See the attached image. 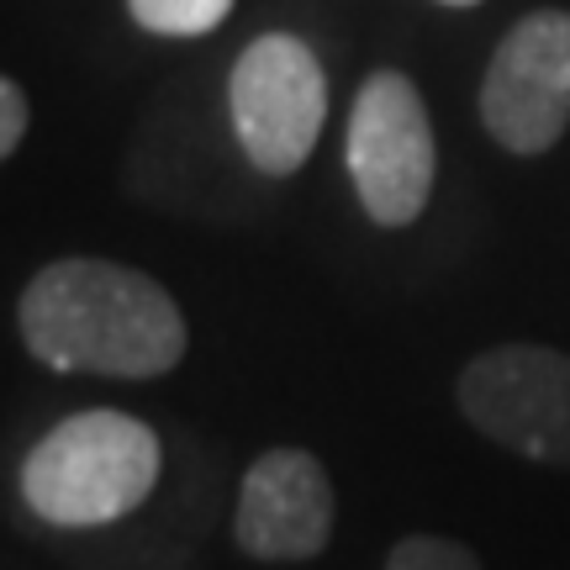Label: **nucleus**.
<instances>
[{"label": "nucleus", "mask_w": 570, "mask_h": 570, "mask_svg": "<svg viewBox=\"0 0 570 570\" xmlns=\"http://www.w3.org/2000/svg\"><path fill=\"white\" fill-rule=\"evenodd\" d=\"M17 323L48 370L148 381L185 360V317L154 275L111 259H59L21 291Z\"/></svg>", "instance_id": "obj_1"}, {"label": "nucleus", "mask_w": 570, "mask_h": 570, "mask_svg": "<svg viewBox=\"0 0 570 570\" xmlns=\"http://www.w3.org/2000/svg\"><path fill=\"white\" fill-rule=\"evenodd\" d=\"M159 433L117 407L75 412L21 460V497L53 529H101L138 512L159 487Z\"/></svg>", "instance_id": "obj_2"}, {"label": "nucleus", "mask_w": 570, "mask_h": 570, "mask_svg": "<svg viewBox=\"0 0 570 570\" xmlns=\"http://www.w3.org/2000/svg\"><path fill=\"white\" fill-rule=\"evenodd\" d=\"M227 117L259 175H296L327 122V75L296 32H265L227 75Z\"/></svg>", "instance_id": "obj_3"}, {"label": "nucleus", "mask_w": 570, "mask_h": 570, "mask_svg": "<svg viewBox=\"0 0 570 570\" xmlns=\"http://www.w3.org/2000/svg\"><path fill=\"white\" fill-rule=\"evenodd\" d=\"M348 180L360 190L370 223L407 227L423 217L433 196V122L417 96V85L396 69H375L348 111Z\"/></svg>", "instance_id": "obj_4"}, {"label": "nucleus", "mask_w": 570, "mask_h": 570, "mask_svg": "<svg viewBox=\"0 0 570 570\" xmlns=\"http://www.w3.org/2000/svg\"><path fill=\"white\" fill-rule=\"evenodd\" d=\"M460 412L491 444L533 465L570 470V354L550 344H502L460 370Z\"/></svg>", "instance_id": "obj_5"}, {"label": "nucleus", "mask_w": 570, "mask_h": 570, "mask_svg": "<svg viewBox=\"0 0 570 570\" xmlns=\"http://www.w3.org/2000/svg\"><path fill=\"white\" fill-rule=\"evenodd\" d=\"M481 122L508 154H550L570 127V11H529L497 42Z\"/></svg>", "instance_id": "obj_6"}, {"label": "nucleus", "mask_w": 570, "mask_h": 570, "mask_svg": "<svg viewBox=\"0 0 570 570\" xmlns=\"http://www.w3.org/2000/svg\"><path fill=\"white\" fill-rule=\"evenodd\" d=\"M233 539L254 560H312L333 539V481L317 454L269 449L244 470Z\"/></svg>", "instance_id": "obj_7"}, {"label": "nucleus", "mask_w": 570, "mask_h": 570, "mask_svg": "<svg viewBox=\"0 0 570 570\" xmlns=\"http://www.w3.org/2000/svg\"><path fill=\"white\" fill-rule=\"evenodd\" d=\"M127 11L154 38H202L223 27L233 0H127Z\"/></svg>", "instance_id": "obj_8"}, {"label": "nucleus", "mask_w": 570, "mask_h": 570, "mask_svg": "<svg viewBox=\"0 0 570 570\" xmlns=\"http://www.w3.org/2000/svg\"><path fill=\"white\" fill-rule=\"evenodd\" d=\"M386 570H481V560L460 544V539H439V533H412L386 554Z\"/></svg>", "instance_id": "obj_9"}, {"label": "nucleus", "mask_w": 570, "mask_h": 570, "mask_svg": "<svg viewBox=\"0 0 570 570\" xmlns=\"http://www.w3.org/2000/svg\"><path fill=\"white\" fill-rule=\"evenodd\" d=\"M21 138H27V90H21V80H0V154L11 159L21 148Z\"/></svg>", "instance_id": "obj_10"}, {"label": "nucleus", "mask_w": 570, "mask_h": 570, "mask_svg": "<svg viewBox=\"0 0 570 570\" xmlns=\"http://www.w3.org/2000/svg\"><path fill=\"white\" fill-rule=\"evenodd\" d=\"M444 6H475V0H444Z\"/></svg>", "instance_id": "obj_11"}]
</instances>
